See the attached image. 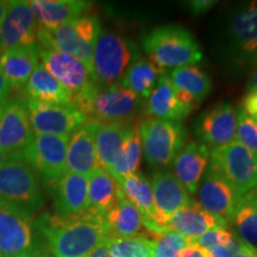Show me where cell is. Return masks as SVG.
<instances>
[{
	"instance_id": "1",
	"label": "cell",
	"mask_w": 257,
	"mask_h": 257,
	"mask_svg": "<svg viewBox=\"0 0 257 257\" xmlns=\"http://www.w3.org/2000/svg\"><path fill=\"white\" fill-rule=\"evenodd\" d=\"M37 227L53 257H87L106 238L104 217L88 211L68 217L44 213Z\"/></svg>"
},
{
	"instance_id": "2",
	"label": "cell",
	"mask_w": 257,
	"mask_h": 257,
	"mask_svg": "<svg viewBox=\"0 0 257 257\" xmlns=\"http://www.w3.org/2000/svg\"><path fill=\"white\" fill-rule=\"evenodd\" d=\"M148 60L159 68L175 69L195 66L202 60V51L193 35L178 25H161L142 36Z\"/></svg>"
},
{
	"instance_id": "3",
	"label": "cell",
	"mask_w": 257,
	"mask_h": 257,
	"mask_svg": "<svg viewBox=\"0 0 257 257\" xmlns=\"http://www.w3.org/2000/svg\"><path fill=\"white\" fill-rule=\"evenodd\" d=\"M100 31L101 27L98 17L82 15L62 24L55 30L38 29L37 41L40 47L53 48L76 57L91 70L93 50Z\"/></svg>"
},
{
	"instance_id": "4",
	"label": "cell",
	"mask_w": 257,
	"mask_h": 257,
	"mask_svg": "<svg viewBox=\"0 0 257 257\" xmlns=\"http://www.w3.org/2000/svg\"><path fill=\"white\" fill-rule=\"evenodd\" d=\"M73 104L92 120L99 123L124 121L133 117L140 108L141 98L120 83L98 87L73 96Z\"/></svg>"
},
{
	"instance_id": "5",
	"label": "cell",
	"mask_w": 257,
	"mask_h": 257,
	"mask_svg": "<svg viewBox=\"0 0 257 257\" xmlns=\"http://www.w3.org/2000/svg\"><path fill=\"white\" fill-rule=\"evenodd\" d=\"M140 55L133 42L113 31L101 30L93 50L91 73L98 87L119 83Z\"/></svg>"
},
{
	"instance_id": "6",
	"label": "cell",
	"mask_w": 257,
	"mask_h": 257,
	"mask_svg": "<svg viewBox=\"0 0 257 257\" xmlns=\"http://www.w3.org/2000/svg\"><path fill=\"white\" fill-rule=\"evenodd\" d=\"M0 204L32 216L44 204L37 175L24 161L11 159L0 166Z\"/></svg>"
},
{
	"instance_id": "7",
	"label": "cell",
	"mask_w": 257,
	"mask_h": 257,
	"mask_svg": "<svg viewBox=\"0 0 257 257\" xmlns=\"http://www.w3.org/2000/svg\"><path fill=\"white\" fill-rule=\"evenodd\" d=\"M147 162L153 167H168L184 149L187 131L179 121L148 118L138 126Z\"/></svg>"
},
{
	"instance_id": "8",
	"label": "cell",
	"mask_w": 257,
	"mask_h": 257,
	"mask_svg": "<svg viewBox=\"0 0 257 257\" xmlns=\"http://www.w3.org/2000/svg\"><path fill=\"white\" fill-rule=\"evenodd\" d=\"M210 165L217 170L237 194L257 189V154L238 142L211 152Z\"/></svg>"
},
{
	"instance_id": "9",
	"label": "cell",
	"mask_w": 257,
	"mask_h": 257,
	"mask_svg": "<svg viewBox=\"0 0 257 257\" xmlns=\"http://www.w3.org/2000/svg\"><path fill=\"white\" fill-rule=\"evenodd\" d=\"M69 137L35 135L30 146L22 154L24 161L35 174L50 189L66 173V154Z\"/></svg>"
},
{
	"instance_id": "10",
	"label": "cell",
	"mask_w": 257,
	"mask_h": 257,
	"mask_svg": "<svg viewBox=\"0 0 257 257\" xmlns=\"http://www.w3.org/2000/svg\"><path fill=\"white\" fill-rule=\"evenodd\" d=\"M35 135L67 136L88 121L87 115L75 105L48 104L23 98Z\"/></svg>"
},
{
	"instance_id": "11",
	"label": "cell",
	"mask_w": 257,
	"mask_h": 257,
	"mask_svg": "<svg viewBox=\"0 0 257 257\" xmlns=\"http://www.w3.org/2000/svg\"><path fill=\"white\" fill-rule=\"evenodd\" d=\"M34 136L23 99H6L0 117V150L10 160H19Z\"/></svg>"
},
{
	"instance_id": "12",
	"label": "cell",
	"mask_w": 257,
	"mask_h": 257,
	"mask_svg": "<svg viewBox=\"0 0 257 257\" xmlns=\"http://www.w3.org/2000/svg\"><path fill=\"white\" fill-rule=\"evenodd\" d=\"M38 46V44H37ZM42 66L59 81L73 96L88 91L95 85L91 70L82 61L53 48L38 46Z\"/></svg>"
},
{
	"instance_id": "13",
	"label": "cell",
	"mask_w": 257,
	"mask_h": 257,
	"mask_svg": "<svg viewBox=\"0 0 257 257\" xmlns=\"http://www.w3.org/2000/svg\"><path fill=\"white\" fill-rule=\"evenodd\" d=\"M195 135L211 152L234 142L237 111L229 101H220L199 115Z\"/></svg>"
},
{
	"instance_id": "14",
	"label": "cell",
	"mask_w": 257,
	"mask_h": 257,
	"mask_svg": "<svg viewBox=\"0 0 257 257\" xmlns=\"http://www.w3.org/2000/svg\"><path fill=\"white\" fill-rule=\"evenodd\" d=\"M37 246L30 216L0 204V257H14Z\"/></svg>"
},
{
	"instance_id": "15",
	"label": "cell",
	"mask_w": 257,
	"mask_h": 257,
	"mask_svg": "<svg viewBox=\"0 0 257 257\" xmlns=\"http://www.w3.org/2000/svg\"><path fill=\"white\" fill-rule=\"evenodd\" d=\"M199 185V205L221 223L230 224L239 195L211 165Z\"/></svg>"
},
{
	"instance_id": "16",
	"label": "cell",
	"mask_w": 257,
	"mask_h": 257,
	"mask_svg": "<svg viewBox=\"0 0 257 257\" xmlns=\"http://www.w3.org/2000/svg\"><path fill=\"white\" fill-rule=\"evenodd\" d=\"M37 31L30 2L11 0L4 22L0 25V51L36 44Z\"/></svg>"
},
{
	"instance_id": "17",
	"label": "cell",
	"mask_w": 257,
	"mask_h": 257,
	"mask_svg": "<svg viewBox=\"0 0 257 257\" xmlns=\"http://www.w3.org/2000/svg\"><path fill=\"white\" fill-rule=\"evenodd\" d=\"M150 185L155 205L156 224L159 225L161 231L165 232L163 227L170 217L191 204L193 200L186 188L170 172L160 170L154 173Z\"/></svg>"
},
{
	"instance_id": "18",
	"label": "cell",
	"mask_w": 257,
	"mask_h": 257,
	"mask_svg": "<svg viewBox=\"0 0 257 257\" xmlns=\"http://www.w3.org/2000/svg\"><path fill=\"white\" fill-rule=\"evenodd\" d=\"M100 123L89 120L69 137L66 154V172L89 176L99 168L95 136Z\"/></svg>"
},
{
	"instance_id": "19",
	"label": "cell",
	"mask_w": 257,
	"mask_h": 257,
	"mask_svg": "<svg viewBox=\"0 0 257 257\" xmlns=\"http://www.w3.org/2000/svg\"><path fill=\"white\" fill-rule=\"evenodd\" d=\"M227 49L240 63L257 43V2L242 4L231 17L226 31Z\"/></svg>"
},
{
	"instance_id": "20",
	"label": "cell",
	"mask_w": 257,
	"mask_h": 257,
	"mask_svg": "<svg viewBox=\"0 0 257 257\" xmlns=\"http://www.w3.org/2000/svg\"><path fill=\"white\" fill-rule=\"evenodd\" d=\"M51 191L54 208L59 216H76L87 212L88 176L66 172Z\"/></svg>"
},
{
	"instance_id": "21",
	"label": "cell",
	"mask_w": 257,
	"mask_h": 257,
	"mask_svg": "<svg viewBox=\"0 0 257 257\" xmlns=\"http://www.w3.org/2000/svg\"><path fill=\"white\" fill-rule=\"evenodd\" d=\"M211 150L205 144L189 142L180 152L174 161V175L191 194L199 189L202 176L208 168Z\"/></svg>"
},
{
	"instance_id": "22",
	"label": "cell",
	"mask_w": 257,
	"mask_h": 257,
	"mask_svg": "<svg viewBox=\"0 0 257 257\" xmlns=\"http://www.w3.org/2000/svg\"><path fill=\"white\" fill-rule=\"evenodd\" d=\"M194 105H188L179 99L176 89L168 78V74L162 75L148 96L146 102L147 113L152 118L163 120L181 121L191 113Z\"/></svg>"
},
{
	"instance_id": "23",
	"label": "cell",
	"mask_w": 257,
	"mask_h": 257,
	"mask_svg": "<svg viewBox=\"0 0 257 257\" xmlns=\"http://www.w3.org/2000/svg\"><path fill=\"white\" fill-rule=\"evenodd\" d=\"M92 3L82 0H32L30 6L38 29L55 30L56 28L85 15Z\"/></svg>"
},
{
	"instance_id": "24",
	"label": "cell",
	"mask_w": 257,
	"mask_h": 257,
	"mask_svg": "<svg viewBox=\"0 0 257 257\" xmlns=\"http://www.w3.org/2000/svg\"><path fill=\"white\" fill-rule=\"evenodd\" d=\"M218 227L226 229V225L205 211L199 202L193 200L187 206L173 214L166 223L163 230L173 231L188 239H194L207 231Z\"/></svg>"
},
{
	"instance_id": "25",
	"label": "cell",
	"mask_w": 257,
	"mask_h": 257,
	"mask_svg": "<svg viewBox=\"0 0 257 257\" xmlns=\"http://www.w3.org/2000/svg\"><path fill=\"white\" fill-rule=\"evenodd\" d=\"M118 185L128 201L133 202L141 212L144 227L153 234L162 233L156 224V212L150 181L142 173L137 172L133 175L118 180Z\"/></svg>"
},
{
	"instance_id": "26",
	"label": "cell",
	"mask_w": 257,
	"mask_h": 257,
	"mask_svg": "<svg viewBox=\"0 0 257 257\" xmlns=\"http://www.w3.org/2000/svg\"><path fill=\"white\" fill-rule=\"evenodd\" d=\"M38 46L16 47L2 51L0 68L11 87L23 88L38 66Z\"/></svg>"
},
{
	"instance_id": "27",
	"label": "cell",
	"mask_w": 257,
	"mask_h": 257,
	"mask_svg": "<svg viewBox=\"0 0 257 257\" xmlns=\"http://www.w3.org/2000/svg\"><path fill=\"white\" fill-rule=\"evenodd\" d=\"M135 130L126 120L100 123L95 136V152L99 168L108 172L120 153L125 141Z\"/></svg>"
},
{
	"instance_id": "28",
	"label": "cell",
	"mask_w": 257,
	"mask_h": 257,
	"mask_svg": "<svg viewBox=\"0 0 257 257\" xmlns=\"http://www.w3.org/2000/svg\"><path fill=\"white\" fill-rule=\"evenodd\" d=\"M106 237L108 238H127L144 233L143 218L138 208L125 198H120L118 204L104 216Z\"/></svg>"
},
{
	"instance_id": "29",
	"label": "cell",
	"mask_w": 257,
	"mask_h": 257,
	"mask_svg": "<svg viewBox=\"0 0 257 257\" xmlns=\"http://www.w3.org/2000/svg\"><path fill=\"white\" fill-rule=\"evenodd\" d=\"M123 195L118 182L104 169L98 168L88 176L87 211L95 216L104 217Z\"/></svg>"
},
{
	"instance_id": "30",
	"label": "cell",
	"mask_w": 257,
	"mask_h": 257,
	"mask_svg": "<svg viewBox=\"0 0 257 257\" xmlns=\"http://www.w3.org/2000/svg\"><path fill=\"white\" fill-rule=\"evenodd\" d=\"M24 98L57 105H74L73 95L40 63L23 87Z\"/></svg>"
},
{
	"instance_id": "31",
	"label": "cell",
	"mask_w": 257,
	"mask_h": 257,
	"mask_svg": "<svg viewBox=\"0 0 257 257\" xmlns=\"http://www.w3.org/2000/svg\"><path fill=\"white\" fill-rule=\"evenodd\" d=\"M168 78L178 93L179 99L188 105L200 102L211 92V79L197 66H185L172 69Z\"/></svg>"
},
{
	"instance_id": "32",
	"label": "cell",
	"mask_w": 257,
	"mask_h": 257,
	"mask_svg": "<svg viewBox=\"0 0 257 257\" xmlns=\"http://www.w3.org/2000/svg\"><path fill=\"white\" fill-rule=\"evenodd\" d=\"M165 74L166 70L159 68L152 61L138 57L128 66L119 83L141 99H148L156 87L161 76Z\"/></svg>"
},
{
	"instance_id": "33",
	"label": "cell",
	"mask_w": 257,
	"mask_h": 257,
	"mask_svg": "<svg viewBox=\"0 0 257 257\" xmlns=\"http://www.w3.org/2000/svg\"><path fill=\"white\" fill-rule=\"evenodd\" d=\"M230 224L238 239L253 248L257 246V189L240 195Z\"/></svg>"
},
{
	"instance_id": "34",
	"label": "cell",
	"mask_w": 257,
	"mask_h": 257,
	"mask_svg": "<svg viewBox=\"0 0 257 257\" xmlns=\"http://www.w3.org/2000/svg\"><path fill=\"white\" fill-rule=\"evenodd\" d=\"M142 142H141L140 133L138 128L135 127V130L131 133L130 136L125 141L120 153L118 154L117 159L113 162V165L108 170V174L113 178L115 181L126 178L128 175H133L138 172L142 162Z\"/></svg>"
},
{
	"instance_id": "35",
	"label": "cell",
	"mask_w": 257,
	"mask_h": 257,
	"mask_svg": "<svg viewBox=\"0 0 257 257\" xmlns=\"http://www.w3.org/2000/svg\"><path fill=\"white\" fill-rule=\"evenodd\" d=\"M113 257H152L154 249L153 233L127 238H108L104 242Z\"/></svg>"
},
{
	"instance_id": "36",
	"label": "cell",
	"mask_w": 257,
	"mask_h": 257,
	"mask_svg": "<svg viewBox=\"0 0 257 257\" xmlns=\"http://www.w3.org/2000/svg\"><path fill=\"white\" fill-rule=\"evenodd\" d=\"M154 249L152 257H180L182 250L189 244L188 238L173 231L153 234Z\"/></svg>"
},
{
	"instance_id": "37",
	"label": "cell",
	"mask_w": 257,
	"mask_h": 257,
	"mask_svg": "<svg viewBox=\"0 0 257 257\" xmlns=\"http://www.w3.org/2000/svg\"><path fill=\"white\" fill-rule=\"evenodd\" d=\"M236 111L237 128L234 140L250 152L257 154V123L243 111L240 106Z\"/></svg>"
},
{
	"instance_id": "38",
	"label": "cell",
	"mask_w": 257,
	"mask_h": 257,
	"mask_svg": "<svg viewBox=\"0 0 257 257\" xmlns=\"http://www.w3.org/2000/svg\"><path fill=\"white\" fill-rule=\"evenodd\" d=\"M234 236L229 230H226L225 227H218V229H212L207 231V232L197 237V238L188 240L189 243L199 246L205 252H208L211 250L218 248V246L226 245V244L232 242Z\"/></svg>"
},
{
	"instance_id": "39",
	"label": "cell",
	"mask_w": 257,
	"mask_h": 257,
	"mask_svg": "<svg viewBox=\"0 0 257 257\" xmlns=\"http://www.w3.org/2000/svg\"><path fill=\"white\" fill-rule=\"evenodd\" d=\"M240 244V240L238 238H234L232 242L226 244V245L218 246V248L211 250V251L206 252L207 257H233L234 252L237 251Z\"/></svg>"
},
{
	"instance_id": "40",
	"label": "cell",
	"mask_w": 257,
	"mask_h": 257,
	"mask_svg": "<svg viewBox=\"0 0 257 257\" xmlns=\"http://www.w3.org/2000/svg\"><path fill=\"white\" fill-rule=\"evenodd\" d=\"M243 111L252 118L253 120L257 119V91H249L244 96L242 104L239 105Z\"/></svg>"
},
{
	"instance_id": "41",
	"label": "cell",
	"mask_w": 257,
	"mask_h": 257,
	"mask_svg": "<svg viewBox=\"0 0 257 257\" xmlns=\"http://www.w3.org/2000/svg\"><path fill=\"white\" fill-rule=\"evenodd\" d=\"M217 2H212V0H193V2L186 3V8L189 10L192 15L199 16L207 12L208 10L213 8V5H216Z\"/></svg>"
},
{
	"instance_id": "42",
	"label": "cell",
	"mask_w": 257,
	"mask_h": 257,
	"mask_svg": "<svg viewBox=\"0 0 257 257\" xmlns=\"http://www.w3.org/2000/svg\"><path fill=\"white\" fill-rule=\"evenodd\" d=\"M180 257H207V256L204 250L200 249L197 245H194V244L189 243L188 245L182 250L181 253H180Z\"/></svg>"
},
{
	"instance_id": "43",
	"label": "cell",
	"mask_w": 257,
	"mask_h": 257,
	"mask_svg": "<svg viewBox=\"0 0 257 257\" xmlns=\"http://www.w3.org/2000/svg\"><path fill=\"white\" fill-rule=\"evenodd\" d=\"M233 257H257V248H253L251 245L240 242Z\"/></svg>"
},
{
	"instance_id": "44",
	"label": "cell",
	"mask_w": 257,
	"mask_h": 257,
	"mask_svg": "<svg viewBox=\"0 0 257 257\" xmlns=\"http://www.w3.org/2000/svg\"><path fill=\"white\" fill-rule=\"evenodd\" d=\"M10 92H11V86H10V83L2 72V68H0V101L6 100Z\"/></svg>"
},
{
	"instance_id": "45",
	"label": "cell",
	"mask_w": 257,
	"mask_h": 257,
	"mask_svg": "<svg viewBox=\"0 0 257 257\" xmlns=\"http://www.w3.org/2000/svg\"><path fill=\"white\" fill-rule=\"evenodd\" d=\"M14 257H48V255L46 253V251L41 248V246L37 245L35 246L34 249L29 250V251H25L23 253H21V255H17Z\"/></svg>"
},
{
	"instance_id": "46",
	"label": "cell",
	"mask_w": 257,
	"mask_h": 257,
	"mask_svg": "<svg viewBox=\"0 0 257 257\" xmlns=\"http://www.w3.org/2000/svg\"><path fill=\"white\" fill-rule=\"evenodd\" d=\"M87 257H113V256L111 255V252L108 251L107 248H106L105 244L101 243L100 245L96 246V248L93 250Z\"/></svg>"
},
{
	"instance_id": "47",
	"label": "cell",
	"mask_w": 257,
	"mask_h": 257,
	"mask_svg": "<svg viewBox=\"0 0 257 257\" xmlns=\"http://www.w3.org/2000/svg\"><path fill=\"white\" fill-rule=\"evenodd\" d=\"M243 64H250V66H256L257 64V43L253 47V49L250 51L249 55L245 57Z\"/></svg>"
},
{
	"instance_id": "48",
	"label": "cell",
	"mask_w": 257,
	"mask_h": 257,
	"mask_svg": "<svg viewBox=\"0 0 257 257\" xmlns=\"http://www.w3.org/2000/svg\"><path fill=\"white\" fill-rule=\"evenodd\" d=\"M248 89L249 91H257V64L255 66V68L252 69L251 75L249 78Z\"/></svg>"
},
{
	"instance_id": "49",
	"label": "cell",
	"mask_w": 257,
	"mask_h": 257,
	"mask_svg": "<svg viewBox=\"0 0 257 257\" xmlns=\"http://www.w3.org/2000/svg\"><path fill=\"white\" fill-rule=\"evenodd\" d=\"M9 10V2H3L0 0V25L4 22V18Z\"/></svg>"
},
{
	"instance_id": "50",
	"label": "cell",
	"mask_w": 257,
	"mask_h": 257,
	"mask_svg": "<svg viewBox=\"0 0 257 257\" xmlns=\"http://www.w3.org/2000/svg\"><path fill=\"white\" fill-rule=\"evenodd\" d=\"M9 160H10L9 157L6 156L5 154L2 152V150H0V166H3V165H4V163L6 162V161H9Z\"/></svg>"
},
{
	"instance_id": "51",
	"label": "cell",
	"mask_w": 257,
	"mask_h": 257,
	"mask_svg": "<svg viewBox=\"0 0 257 257\" xmlns=\"http://www.w3.org/2000/svg\"><path fill=\"white\" fill-rule=\"evenodd\" d=\"M4 101H0V117H2V113H3V108H4Z\"/></svg>"
},
{
	"instance_id": "52",
	"label": "cell",
	"mask_w": 257,
	"mask_h": 257,
	"mask_svg": "<svg viewBox=\"0 0 257 257\" xmlns=\"http://www.w3.org/2000/svg\"><path fill=\"white\" fill-rule=\"evenodd\" d=\"M255 121H256V123H257V119H256V120H255Z\"/></svg>"
}]
</instances>
